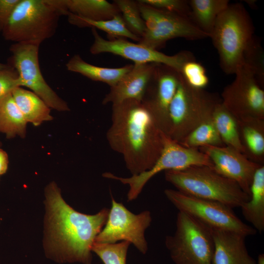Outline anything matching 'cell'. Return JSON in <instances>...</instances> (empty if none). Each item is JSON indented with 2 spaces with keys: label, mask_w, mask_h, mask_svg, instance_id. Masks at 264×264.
<instances>
[{
  "label": "cell",
  "mask_w": 264,
  "mask_h": 264,
  "mask_svg": "<svg viewBox=\"0 0 264 264\" xmlns=\"http://www.w3.org/2000/svg\"><path fill=\"white\" fill-rule=\"evenodd\" d=\"M68 14L93 21H105L120 14L117 6L106 0H63Z\"/></svg>",
  "instance_id": "cb8c5ba5"
},
{
  "label": "cell",
  "mask_w": 264,
  "mask_h": 264,
  "mask_svg": "<svg viewBox=\"0 0 264 264\" xmlns=\"http://www.w3.org/2000/svg\"><path fill=\"white\" fill-rule=\"evenodd\" d=\"M212 119L225 146L232 147L243 154L237 119L221 101L215 107Z\"/></svg>",
  "instance_id": "484cf974"
},
{
  "label": "cell",
  "mask_w": 264,
  "mask_h": 264,
  "mask_svg": "<svg viewBox=\"0 0 264 264\" xmlns=\"http://www.w3.org/2000/svg\"><path fill=\"white\" fill-rule=\"evenodd\" d=\"M179 143L185 147L197 149L205 146H225L212 117L197 127Z\"/></svg>",
  "instance_id": "83f0119b"
},
{
  "label": "cell",
  "mask_w": 264,
  "mask_h": 264,
  "mask_svg": "<svg viewBox=\"0 0 264 264\" xmlns=\"http://www.w3.org/2000/svg\"><path fill=\"white\" fill-rule=\"evenodd\" d=\"M193 166L213 167L209 157L198 149L185 147L166 136L162 153L150 169L129 177L116 176L110 172H105L102 176L128 185L127 200L131 201L137 198L146 183L158 173L163 171L180 170Z\"/></svg>",
  "instance_id": "ba28073f"
},
{
  "label": "cell",
  "mask_w": 264,
  "mask_h": 264,
  "mask_svg": "<svg viewBox=\"0 0 264 264\" xmlns=\"http://www.w3.org/2000/svg\"><path fill=\"white\" fill-rule=\"evenodd\" d=\"M211 230L214 242L213 264H257L248 252L245 236L220 229Z\"/></svg>",
  "instance_id": "ac0fdd59"
},
{
  "label": "cell",
  "mask_w": 264,
  "mask_h": 264,
  "mask_svg": "<svg viewBox=\"0 0 264 264\" xmlns=\"http://www.w3.org/2000/svg\"><path fill=\"white\" fill-rule=\"evenodd\" d=\"M9 64H5L3 63H0V70L6 68L10 66Z\"/></svg>",
  "instance_id": "74e56055"
},
{
  "label": "cell",
  "mask_w": 264,
  "mask_h": 264,
  "mask_svg": "<svg viewBox=\"0 0 264 264\" xmlns=\"http://www.w3.org/2000/svg\"><path fill=\"white\" fill-rule=\"evenodd\" d=\"M91 28L94 42L89 51L92 54L110 53L131 60L134 64H163L179 73L185 62L195 59L193 54L188 51H182L171 56L123 38L107 40L100 36L95 28Z\"/></svg>",
  "instance_id": "5bb4252c"
},
{
  "label": "cell",
  "mask_w": 264,
  "mask_h": 264,
  "mask_svg": "<svg viewBox=\"0 0 264 264\" xmlns=\"http://www.w3.org/2000/svg\"><path fill=\"white\" fill-rule=\"evenodd\" d=\"M22 87L18 73L11 65L0 70V100L18 87Z\"/></svg>",
  "instance_id": "836d02e7"
},
{
  "label": "cell",
  "mask_w": 264,
  "mask_h": 264,
  "mask_svg": "<svg viewBox=\"0 0 264 264\" xmlns=\"http://www.w3.org/2000/svg\"><path fill=\"white\" fill-rule=\"evenodd\" d=\"M66 69L95 81L102 82L110 87L132 68L133 65H128L119 68H108L95 66L85 61L79 55L72 56L66 65Z\"/></svg>",
  "instance_id": "ffe728a7"
},
{
  "label": "cell",
  "mask_w": 264,
  "mask_h": 264,
  "mask_svg": "<svg viewBox=\"0 0 264 264\" xmlns=\"http://www.w3.org/2000/svg\"><path fill=\"white\" fill-rule=\"evenodd\" d=\"M157 64H134L132 68L114 86L102 103L112 105L127 100L142 101Z\"/></svg>",
  "instance_id": "e0dca14e"
},
{
  "label": "cell",
  "mask_w": 264,
  "mask_h": 264,
  "mask_svg": "<svg viewBox=\"0 0 264 264\" xmlns=\"http://www.w3.org/2000/svg\"><path fill=\"white\" fill-rule=\"evenodd\" d=\"M185 82L191 87L204 89L209 83L204 67L196 59L185 62L179 72Z\"/></svg>",
  "instance_id": "1f68e13d"
},
{
  "label": "cell",
  "mask_w": 264,
  "mask_h": 264,
  "mask_svg": "<svg viewBox=\"0 0 264 264\" xmlns=\"http://www.w3.org/2000/svg\"><path fill=\"white\" fill-rule=\"evenodd\" d=\"M198 149L209 157L217 173L236 182L244 192L250 196L254 174L262 165L251 161L243 154L229 146H205Z\"/></svg>",
  "instance_id": "2e32d148"
},
{
  "label": "cell",
  "mask_w": 264,
  "mask_h": 264,
  "mask_svg": "<svg viewBox=\"0 0 264 264\" xmlns=\"http://www.w3.org/2000/svg\"><path fill=\"white\" fill-rule=\"evenodd\" d=\"M190 19L210 36L219 15L228 7V0H190Z\"/></svg>",
  "instance_id": "603a6c76"
},
{
  "label": "cell",
  "mask_w": 264,
  "mask_h": 264,
  "mask_svg": "<svg viewBox=\"0 0 264 264\" xmlns=\"http://www.w3.org/2000/svg\"><path fill=\"white\" fill-rule=\"evenodd\" d=\"M137 1L154 8L187 18L191 20L189 0H139Z\"/></svg>",
  "instance_id": "d6a6232c"
},
{
  "label": "cell",
  "mask_w": 264,
  "mask_h": 264,
  "mask_svg": "<svg viewBox=\"0 0 264 264\" xmlns=\"http://www.w3.org/2000/svg\"><path fill=\"white\" fill-rule=\"evenodd\" d=\"M8 164L9 159L7 154L0 148V176L6 172Z\"/></svg>",
  "instance_id": "d590c367"
},
{
  "label": "cell",
  "mask_w": 264,
  "mask_h": 264,
  "mask_svg": "<svg viewBox=\"0 0 264 264\" xmlns=\"http://www.w3.org/2000/svg\"><path fill=\"white\" fill-rule=\"evenodd\" d=\"M106 134L110 147L121 154L132 175L150 169L160 155L166 135L142 101L112 105Z\"/></svg>",
  "instance_id": "7a4b0ae2"
},
{
  "label": "cell",
  "mask_w": 264,
  "mask_h": 264,
  "mask_svg": "<svg viewBox=\"0 0 264 264\" xmlns=\"http://www.w3.org/2000/svg\"><path fill=\"white\" fill-rule=\"evenodd\" d=\"M254 33L252 21L241 2L229 3L219 15L209 38L225 73L235 74L241 66L244 51Z\"/></svg>",
  "instance_id": "277c9868"
},
{
  "label": "cell",
  "mask_w": 264,
  "mask_h": 264,
  "mask_svg": "<svg viewBox=\"0 0 264 264\" xmlns=\"http://www.w3.org/2000/svg\"><path fill=\"white\" fill-rule=\"evenodd\" d=\"M12 95L27 123L37 126L53 119L50 108L32 91L20 87L12 91Z\"/></svg>",
  "instance_id": "7402d4cb"
},
{
  "label": "cell",
  "mask_w": 264,
  "mask_h": 264,
  "mask_svg": "<svg viewBox=\"0 0 264 264\" xmlns=\"http://www.w3.org/2000/svg\"><path fill=\"white\" fill-rule=\"evenodd\" d=\"M45 195L46 256L60 263L91 264L92 246L110 209L103 208L94 215L79 212L66 202L54 182L46 187Z\"/></svg>",
  "instance_id": "6da1fadb"
},
{
  "label": "cell",
  "mask_w": 264,
  "mask_h": 264,
  "mask_svg": "<svg viewBox=\"0 0 264 264\" xmlns=\"http://www.w3.org/2000/svg\"><path fill=\"white\" fill-rule=\"evenodd\" d=\"M111 206L107 221L95 238L97 243H114L119 241L129 242L143 254L148 251L145 232L152 222L149 211L135 214L111 196Z\"/></svg>",
  "instance_id": "8fae6325"
},
{
  "label": "cell",
  "mask_w": 264,
  "mask_h": 264,
  "mask_svg": "<svg viewBox=\"0 0 264 264\" xmlns=\"http://www.w3.org/2000/svg\"><path fill=\"white\" fill-rule=\"evenodd\" d=\"M264 86V52L260 41L254 35L247 45L243 55L242 64Z\"/></svg>",
  "instance_id": "f546056e"
},
{
  "label": "cell",
  "mask_w": 264,
  "mask_h": 264,
  "mask_svg": "<svg viewBox=\"0 0 264 264\" xmlns=\"http://www.w3.org/2000/svg\"><path fill=\"white\" fill-rule=\"evenodd\" d=\"M164 194L179 211L210 228L236 233L245 237L256 234L255 228L243 222L233 208L224 204L191 196L174 189H166Z\"/></svg>",
  "instance_id": "9c48e42d"
},
{
  "label": "cell",
  "mask_w": 264,
  "mask_h": 264,
  "mask_svg": "<svg viewBox=\"0 0 264 264\" xmlns=\"http://www.w3.org/2000/svg\"><path fill=\"white\" fill-rule=\"evenodd\" d=\"M165 244L175 264H213L211 228L185 213L178 211L176 231Z\"/></svg>",
  "instance_id": "52a82bcc"
},
{
  "label": "cell",
  "mask_w": 264,
  "mask_h": 264,
  "mask_svg": "<svg viewBox=\"0 0 264 264\" xmlns=\"http://www.w3.org/2000/svg\"><path fill=\"white\" fill-rule=\"evenodd\" d=\"M181 78L175 69L157 64L142 100L161 131L168 136L169 110Z\"/></svg>",
  "instance_id": "9a60e30c"
},
{
  "label": "cell",
  "mask_w": 264,
  "mask_h": 264,
  "mask_svg": "<svg viewBox=\"0 0 264 264\" xmlns=\"http://www.w3.org/2000/svg\"><path fill=\"white\" fill-rule=\"evenodd\" d=\"M245 219L260 232L264 230V166L256 170L250 187V199L240 207Z\"/></svg>",
  "instance_id": "44dd1931"
},
{
  "label": "cell",
  "mask_w": 264,
  "mask_h": 264,
  "mask_svg": "<svg viewBox=\"0 0 264 264\" xmlns=\"http://www.w3.org/2000/svg\"><path fill=\"white\" fill-rule=\"evenodd\" d=\"M130 244L126 241L114 243L94 242L91 250L99 257L103 264H126Z\"/></svg>",
  "instance_id": "4dcf8cb0"
},
{
  "label": "cell",
  "mask_w": 264,
  "mask_h": 264,
  "mask_svg": "<svg viewBox=\"0 0 264 264\" xmlns=\"http://www.w3.org/2000/svg\"><path fill=\"white\" fill-rule=\"evenodd\" d=\"M38 45L14 43L9 50L10 63L18 73L22 87L28 88L50 108L59 111L69 110L67 103L48 85L39 66Z\"/></svg>",
  "instance_id": "7c38bea8"
},
{
  "label": "cell",
  "mask_w": 264,
  "mask_h": 264,
  "mask_svg": "<svg viewBox=\"0 0 264 264\" xmlns=\"http://www.w3.org/2000/svg\"><path fill=\"white\" fill-rule=\"evenodd\" d=\"M1 145V143L0 142V146Z\"/></svg>",
  "instance_id": "f35d334b"
},
{
  "label": "cell",
  "mask_w": 264,
  "mask_h": 264,
  "mask_svg": "<svg viewBox=\"0 0 264 264\" xmlns=\"http://www.w3.org/2000/svg\"><path fill=\"white\" fill-rule=\"evenodd\" d=\"M233 81L223 89L221 102L237 119H264V87L245 66L235 73Z\"/></svg>",
  "instance_id": "4fadbf2b"
},
{
  "label": "cell",
  "mask_w": 264,
  "mask_h": 264,
  "mask_svg": "<svg viewBox=\"0 0 264 264\" xmlns=\"http://www.w3.org/2000/svg\"><path fill=\"white\" fill-rule=\"evenodd\" d=\"M27 122L16 105L12 93L0 100V132L7 138L26 135Z\"/></svg>",
  "instance_id": "d4e9b609"
},
{
  "label": "cell",
  "mask_w": 264,
  "mask_h": 264,
  "mask_svg": "<svg viewBox=\"0 0 264 264\" xmlns=\"http://www.w3.org/2000/svg\"><path fill=\"white\" fill-rule=\"evenodd\" d=\"M68 22L71 24L79 27H90L101 30L110 36L117 38H127L139 42L140 38L131 32L127 28L121 14L113 18L105 21L88 20L69 13L67 15Z\"/></svg>",
  "instance_id": "4316f807"
},
{
  "label": "cell",
  "mask_w": 264,
  "mask_h": 264,
  "mask_svg": "<svg viewBox=\"0 0 264 264\" xmlns=\"http://www.w3.org/2000/svg\"><path fill=\"white\" fill-rule=\"evenodd\" d=\"M68 14L59 0H21L3 27V38L40 45L55 34L60 17Z\"/></svg>",
  "instance_id": "3957f363"
},
{
  "label": "cell",
  "mask_w": 264,
  "mask_h": 264,
  "mask_svg": "<svg viewBox=\"0 0 264 264\" xmlns=\"http://www.w3.org/2000/svg\"><path fill=\"white\" fill-rule=\"evenodd\" d=\"M138 2L146 30L138 44L157 50L169 40L182 38L197 40L209 38L188 18Z\"/></svg>",
  "instance_id": "30bf717a"
},
{
  "label": "cell",
  "mask_w": 264,
  "mask_h": 264,
  "mask_svg": "<svg viewBox=\"0 0 264 264\" xmlns=\"http://www.w3.org/2000/svg\"><path fill=\"white\" fill-rule=\"evenodd\" d=\"M21 0H0V32L11 17Z\"/></svg>",
  "instance_id": "e575fe53"
},
{
  "label": "cell",
  "mask_w": 264,
  "mask_h": 264,
  "mask_svg": "<svg viewBox=\"0 0 264 264\" xmlns=\"http://www.w3.org/2000/svg\"><path fill=\"white\" fill-rule=\"evenodd\" d=\"M165 178L182 193L218 201L232 208L241 207L250 199L236 182L207 166L166 171Z\"/></svg>",
  "instance_id": "5b68a950"
},
{
  "label": "cell",
  "mask_w": 264,
  "mask_h": 264,
  "mask_svg": "<svg viewBox=\"0 0 264 264\" xmlns=\"http://www.w3.org/2000/svg\"><path fill=\"white\" fill-rule=\"evenodd\" d=\"M237 120L243 154L251 161L263 165L264 119L247 117Z\"/></svg>",
  "instance_id": "d6986e66"
},
{
  "label": "cell",
  "mask_w": 264,
  "mask_h": 264,
  "mask_svg": "<svg viewBox=\"0 0 264 264\" xmlns=\"http://www.w3.org/2000/svg\"><path fill=\"white\" fill-rule=\"evenodd\" d=\"M113 3L118 7L127 28L140 39L145 32L146 26L137 1L115 0Z\"/></svg>",
  "instance_id": "f1b7e54d"
},
{
  "label": "cell",
  "mask_w": 264,
  "mask_h": 264,
  "mask_svg": "<svg viewBox=\"0 0 264 264\" xmlns=\"http://www.w3.org/2000/svg\"><path fill=\"white\" fill-rule=\"evenodd\" d=\"M257 264H264V254H261L259 255L258 258V261H257Z\"/></svg>",
  "instance_id": "8d00e7d4"
},
{
  "label": "cell",
  "mask_w": 264,
  "mask_h": 264,
  "mask_svg": "<svg viewBox=\"0 0 264 264\" xmlns=\"http://www.w3.org/2000/svg\"><path fill=\"white\" fill-rule=\"evenodd\" d=\"M220 101L214 93L191 87L181 75L169 108L168 137L180 142L197 127L212 117L215 107Z\"/></svg>",
  "instance_id": "8992f818"
}]
</instances>
